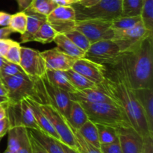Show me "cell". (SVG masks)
I'll return each instance as SVG.
<instances>
[{
    "label": "cell",
    "instance_id": "1",
    "mask_svg": "<svg viewBox=\"0 0 153 153\" xmlns=\"http://www.w3.org/2000/svg\"><path fill=\"white\" fill-rule=\"evenodd\" d=\"M121 55L111 64L105 65L104 81L97 85L125 112L131 126L142 137H153L149 132L143 110L134 95Z\"/></svg>",
    "mask_w": 153,
    "mask_h": 153
},
{
    "label": "cell",
    "instance_id": "2",
    "mask_svg": "<svg viewBox=\"0 0 153 153\" xmlns=\"http://www.w3.org/2000/svg\"><path fill=\"white\" fill-rule=\"evenodd\" d=\"M134 89L153 87V34L129 52L121 55Z\"/></svg>",
    "mask_w": 153,
    "mask_h": 153
},
{
    "label": "cell",
    "instance_id": "3",
    "mask_svg": "<svg viewBox=\"0 0 153 153\" xmlns=\"http://www.w3.org/2000/svg\"><path fill=\"white\" fill-rule=\"evenodd\" d=\"M79 102L85 109L88 120L94 123L114 128L131 126L127 115L116 104L108 102Z\"/></svg>",
    "mask_w": 153,
    "mask_h": 153
},
{
    "label": "cell",
    "instance_id": "4",
    "mask_svg": "<svg viewBox=\"0 0 153 153\" xmlns=\"http://www.w3.org/2000/svg\"><path fill=\"white\" fill-rule=\"evenodd\" d=\"M76 20H101L111 22L122 15V0H102L92 7L73 4Z\"/></svg>",
    "mask_w": 153,
    "mask_h": 153
},
{
    "label": "cell",
    "instance_id": "5",
    "mask_svg": "<svg viewBox=\"0 0 153 153\" xmlns=\"http://www.w3.org/2000/svg\"><path fill=\"white\" fill-rule=\"evenodd\" d=\"M7 91L8 103H16L26 97L38 102V91L35 79L25 73L1 79Z\"/></svg>",
    "mask_w": 153,
    "mask_h": 153
},
{
    "label": "cell",
    "instance_id": "6",
    "mask_svg": "<svg viewBox=\"0 0 153 153\" xmlns=\"http://www.w3.org/2000/svg\"><path fill=\"white\" fill-rule=\"evenodd\" d=\"M38 106L58 133L60 137V141L70 147L76 149L74 136L69 127L67 119L64 117V115L61 114L55 106L49 103H38Z\"/></svg>",
    "mask_w": 153,
    "mask_h": 153
},
{
    "label": "cell",
    "instance_id": "7",
    "mask_svg": "<svg viewBox=\"0 0 153 153\" xmlns=\"http://www.w3.org/2000/svg\"><path fill=\"white\" fill-rule=\"evenodd\" d=\"M152 34L153 32L148 31L140 21L137 25L128 29L114 30L112 40L117 44L121 52L123 53L132 50L143 39Z\"/></svg>",
    "mask_w": 153,
    "mask_h": 153
},
{
    "label": "cell",
    "instance_id": "8",
    "mask_svg": "<svg viewBox=\"0 0 153 153\" xmlns=\"http://www.w3.org/2000/svg\"><path fill=\"white\" fill-rule=\"evenodd\" d=\"M122 54L119 46L112 40H102L91 43L85 58L98 64H111Z\"/></svg>",
    "mask_w": 153,
    "mask_h": 153
},
{
    "label": "cell",
    "instance_id": "9",
    "mask_svg": "<svg viewBox=\"0 0 153 153\" xmlns=\"http://www.w3.org/2000/svg\"><path fill=\"white\" fill-rule=\"evenodd\" d=\"M75 28L83 33L91 43L102 40H112L114 37V30L108 21L76 20Z\"/></svg>",
    "mask_w": 153,
    "mask_h": 153
},
{
    "label": "cell",
    "instance_id": "10",
    "mask_svg": "<svg viewBox=\"0 0 153 153\" xmlns=\"http://www.w3.org/2000/svg\"><path fill=\"white\" fill-rule=\"evenodd\" d=\"M7 117L10 126H22L28 129H40L32 111L25 99L16 103H7Z\"/></svg>",
    "mask_w": 153,
    "mask_h": 153
},
{
    "label": "cell",
    "instance_id": "11",
    "mask_svg": "<svg viewBox=\"0 0 153 153\" xmlns=\"http://www.w3.org/2000/svg\"><path fill=\"white\" fill-rule=\"evenodd\" d=\"M19 65L25 74L34 79L43 77L47 70L40 52L24 46L21 47Z\"/></svg>",
    "mask_w": 153,
    "mask_h": 153
},
{
    "label": "cell",
    "instance_id": "12",
    "mask_svg": "<svg viewBox=\"0 0 153 153\" xmlns=\"http://www.w3.org/2000/svg\"><path fill=\"white\" fill-rule=\"evenodd\" d=\"M46 21L58 34H65L75 28L76 10L73 5L57 6L47 16Z\"/></svg>",
    "mask_w": 153,
    "mask_h": 153
},
{
    "label": "cell",
    "instance_id": "13",
    "mask_svg": "<svg viewBox=\"0 0 153 153\" xmlns=\"http://www.w3.org/2000/svg\"><path fill=\"white\" fill-rule=\"evenodd\" d=\"M40 81L48 103L55 106L67 119L72 102L69 93L51 83L45 76L40 78Z\"/></svg>",
    "mask_w": 153,
    "mask_h": 153
},
{
    "label": "cell",
    "instance_id": "14",
    "mask_svg": "<svg viewBox=\"0 0 153 153\" xmlns=\"http://www.w3.org/2000/svg\"><path fill=\"white\" fill-rule=\"evenodd\" d=\"M72 69L96 85L102 83L105 79V65L96 63L88 58L76 59L73 63Z\"/></svg>",
    "mask_w": 153,
    "mask_h": 153
},
{
    "label": "cell",
    "instance_id": "15",
    "mask_svg": "<svg viewBox=\"0 0 153 153\" xmlns=\"http://www.w3.org/2000/svg\"><path fill=\"white\" fill-rule=\"evenodd\" d=\"M117 131L123 153H140L143 137L133 127L117 128Z\"/></svg>",
    "mask_w": 153,
    "mask_h": 153
},
{
    "label": "cell",
    "instance_id": "16",
    "mask_svg": "<svg viewBox=\"0 0 153 153\" xmlns=\"http://www.w3.org/2000/svg\"><path fill=\"white\" fill-rule=\"evenodd\" d=\"M47 70L67 71L72 68L76 58L66 55L57 47L40 52Z\"/></svg>",
    "mask_w": 153,
    "mask_h": 153
},
{
    "label": "cell",
    "instance_id": "17",
    "mask_svg": "<svg viewBox=\"0 0 153 153\" xmlns=\"http://www.w3.org/2000/svg\"><path fill=\"white\" fill-rule=\"evenodd\" d=\"M134 93L145 115L149 132L153 135V87L135 88Z\"/></svg>",
    "mask_w": 153,
    "mask_h": 153
},
{
    "label": "cell",
    "instance_id": "18",
    "mask_svg": "<svg viewBox=\"0 0 153 153\" xmlns=\"http://www.w3.org/2000/svg\"><path fill=\"white\" fill-rule=\"evenodd\" d=\"M72 100L85 102H108L116 104L113 99L105 92L100 89L97 85L96 88L84 90H76L75 92L70 93Z\"/></svg>",
    "mask_w": 153,
    "mask_h": 153
},
{
    "label": "cell",
    "instance_id": "19",
    "mask_svg": "<svg viewBox=\"0 0 153 153\" xmlns=\"http://www.w3.org/2000/svg\"><path fill=\"white\" fill-rule=\"evenodd\" d=\"M25 100L28 104V105H29L31 111H32L34 119L37 122V124L40 130H41L42 131H43L46 134L50 135L51 137H54L56 140H60V137L58 136V133L56 132V131L53 128V126H52L51 123L49 122L48 118L46 117V115L43 113V111L39 108L38 102L34 101L31 97H26V98H25Z\"/></svg>",
    "mask_w": 153,
    "mask_h": 153
},
{
    "label": "cell",
    "instance_id": "20",
    "mask_svg": "<svg viewBox=\"0 0 153 153\" xmlns=\"http://www.w3.org/2000/svg\"><path fill=\"white\" fill-rule=\"evenodd\" d=\"M30 135L37 140L47 153H64L59 140L51 137L40 129H28Z\"/></svg>",
    "mask_w": 153,
    "mask_h": 153
},
{
    "label": "cell",
    "instance_id": "21",
    "mask_svg": "<svg viewBox=\"0 0 153 153\" xmlns=\"http://www.w3.org/2000/svg\"><path fill=\"white\" fill-rule=\"evenodd\" d=\"M25 12L28 16V20L25 32L21 34V43L31 42L32 37L38 31L40 27L46 22V16L28 10H25Z\"/></svg>",
    "mask_w": 153,
    "mask_h": 153
},
{
    "label": "cell",
    "instance_id": "22",
    "mask_svg": "<svg viewBox=\"0 0 153 153\" xmlns=\"http://www.w3.org/2000/svg\"><path fill=\"white\" fill-rule=\"evenodd\" d=\"M53 42L56 44V47L59 50L69 56L78 58H85V52L79 49L70 39H69L64 34H58L55 36Z\"/></svg>",
    "mask_w": 153,
    "mask_h": 153
},
{
    "label": "cell",
    "instance_id": "23",
    "mask_svg": "<svg viewBox=\"0 0 153 153\" xmlns=\"http://www.w3.org/2000/svg\"><path fill=\"white\" fill-rule=\"evenodd\" d=\"M88 120V115L81 103L72 100L70 112L67 120L72 127L79 130Z\"/></svg>",
    "mask_w": 153,
    "mask_h": 153
},
{
    "label": "cell",
    "instance_id": "24",
    "mask_svg": "<svg viewBox=\"0 0 153 153\" xmlns=\"http://www.w3.org/2000/svg\"><path fill=\"white\" fill-rule=\"evenodd\" d=\"M45 76L51 83L58 88L67 91L69 94L73 93L76 91V88L70 83V80L66 75L65 71L46 70Z\"/></svg>",
    "mask_w": 153,
    "mask_h": 153
},
{
    "label": "cell",
    "instance_id": "25",
    "mask_svg": "<svg viewBox=\"0 0 153 153\" xmlns=\"http://www.w3.org/2000/svg\"><path fill=\"white\" fill-rule=\"evenodd\" d=\"M78 131L83 137V138L89 142L91 144L94 145L97 148H100L101 144L99 140L98 130H97L96 123L90 120H88Z\"/></svg>",
    "mask_w": 153,
    "mask_h": 153
},
{
    "label": "cell",
    "instance_id": "26",
    "mask_svg": "<svg viewBox=\"0 0 153 153\" xmlns=\"http://www.w3.org/2000/svg\"><path fill=\"white\" fill-rule=\"evenodd\" d=\"M57 34H58L57 31L46 21L40 27L38 31L33 36L31 42L35 41L43 44L52 43Z\"/></svg>",
    "mask_w": 153,
    "mask_h": 153
},
{
    "label": "cell",
    "instance_id": "27",
    "mask_svg": "<svg viewBox=\"0 0 153 153\" xmlns=\"http://www.w3.org/2000/svg\"><path fill=\"white\" fill-rule=\"evenodd\" d=\"M65 73L70 80V83L73 85V87L76 88V90L94 88L97 86V85H96L95 83L88 80L87 78L73 70L72 68L65 71Z\"/></svg>",
    "mask_w": 153,
    "mask_h": 153
},
{
    "label": "cell",
    "instance_id": "28",
    "mask_svg": "<svg viewBox=\"0 0 153 153\" xmlns=\"http://www.w3.org/2000/svg\"><path fill=\"white\" fill-rule=\"evenodd\" d=\"M68 123V122H67ZM69 127L71 129L74 136L75 143H76V149L80 153H102L100 148H97L94 146V145L91 144L89 142L87 141L85 139L83 138L79 131L75 128L72 127L68 123Z\"/></svg>",
    "mask_w": 153,
    "mask_h": 153
},
{
    "label": "cell",
    "instance_id": "29",
    "mask_svg": "<svg viewBox=\"0 0 153 153\" xmlns=\"http://www.w3.org/2000/svg\"><path fill=\"white\" fill-rule=\"evenodd\" d=\"M98 130L99 140L100 144H109L118 140L117 128L108 126L96 124Z\"/></svg>",
    "mask_w": 153,
    "mask_h": 153
},
{
    "label": "cell",
    "instance_id": "30",
    "mask_svg": "<svg viewBox=\"0 0 153 153\" xmlns=\"http://www.w3.org/2000/svg\"><path fill=\"white\" fill-rule=\"evenodd\" d=\"M56 7L57 5L52 0H32L28 8L25 10L32 11L47 16Z\"/></svg>",
    "mask_w": 153,
    "mask_h": 153
},
{
    "label": "cell",
    "instance_id": "31",
    "mask_svg": "<svg viewBox=\"0 0 153 153\" xmlns=\"http://www.w3.org/2000/svg\"><path fill=\"white\" fill-rule=\"evenodd\" d=\"M140 16L145 28L153 32V0H142Z\"/></svg>",
    "mask_w": 153,
    "mask_h": 153
},
{
    "label": "cell",
    "instance_id": "32",
    "mask_svg": "<svg viewBox=\"0 0 153 153\" xmlns=\"http://www.w3.org/2000/svg\"><path fill=\"white\" fill-rule=\"evenodd\" d=\"M28 20V16L25 11H19L18 13L11 14L8 27L13 32L23 34L25 31Z\"/></svg>",
    "mask_w": 153,
    "mask_h": 153
},
{
    "label": "cell",
    "instance_id": "33",
    "mask_svg": "<svg viewBox=\"0 0 153 153\" xmlns=\"http://www.w3.org/2000/svg\"><path fill=\"white\" fill-rule=\"evenodd\" d=\"M140 21L141 18L140 16H126L121 15L113 19L111 22V25L112 29L114 30H124L134 26Z\"/></svg>",
    "mask_w": 153,
    "mask_h": 153
},
{
    "label": "cell",
    "instance_id": "34",
    "mask_svg": "<svg viewBox=\"0 0 153 153\" xmlns=\"http://www.w3.org/2000/svg\"><path fill=\"white\" fill-rule=\"evenodd\" d=\"M64 34L84 52H86L91 45V41L88 40V37L83 33L76 28H73V29L67 31Z\"/></svg>",
    "mask_w": 153,
    "mask_h": 153
},
{
    "label": "cell",
    "instance_id": "35",
    "mask_svg": "<svg viewBox=\"0 0 153 153\" xmlns=\"http://www.w3.org/2000/svg\"><path fill=\"white\" fill-rule=\"evenodd\" d=\"M142 0H122V15L126 16H140Z\"/></svg>",
    "mask_w": 153,
    "mask_h": 153
},
{
    "label": "cell",
    "instance_id": "36",
    "mask_svg": "<svg viewBox=\"0 0 153 153\" xmlns=\"http://www.w3.org/2000/svg\"><path fill=\"white\" fill-rule=\"evenodd\" d=\"M19 148L16 153H32L30 134L28 128L19 126Z\"/></svg>",
    "mask_w": 153,
    "mask_h": 153
},
{
    "label": "cell",
    "instance_id": "37",
    "mask_svg": "<svg viewBox=\"0 0 153 153\" xmlns=\"http://www.w3.org/2000/svg\"><path fill=\"white\" fill-rule=\"evenodd\" d=\"M7 149L13 152H16L19 148V126H10L7 131Z\"/></svg>",
    "mask_w": 153,
    "mask_h": 153
},
{
    "label": "cell",
    "instance_id": "38",
    "mask_svg": "<svg viewBox=\"0 0 153 153\" xmlns=\"http://www.w3.org/2000/svg\"><path fill=\"white\" fill-rule=\"evenodd\" d=\"M21 73H24V71L19 64L6 61L2 67L0 68V79L15 76Z\"/></svg>",
    "mask_w": 153,
    "mask_h": 153
},
{
    "label": "cell",
    "instance_id": "39",
    "mask_svg": "<svg viewBox=\"0 0 153 153\" xmlns=\"http://www.w3.org/2000/svg\"><path fill=\"white\" fill-rule=\"evenodd\" d=\"M21 47L20 43L13 41V44L9 48L8 51L4 56V59L10 62L19 64L21 58Z\"/></svg>",
    "mask_w": 153,
    "mask_h": 153
},
{
    "label": "cell",
    "instance_id": "40",
    "mask_svg": "<svg viewBox=\"0 0 153 153\" xmlns=\"http://www.w3.org/2000/svg\"><path fill=\"white\" fill-rule=\"evenodd\" d=\"M100 149L102 153H123L119 140L109 144L100 145Z\"/></svg>",
    "mask_w": 153,
    "mask_h": 153
},
{
    "label": "cell",
    "instance_id": "41",
    "mask_svg": "<svg viewBox=\"0 0 153 153\" xmlns=\"http://www.w3.org/2000/svg\"><path fill=\"white\" fill-rule=\"evenodd\" d=\"M140 153H153V137H143V146Z\"/></svg>",
    "mask_w": 153,
    "mask_h": 153
},
{
    "label": "cell",
    "instance_id": "42",
    "mask_svg": "<svg viewBox=\"0 0 153 153\" xmlns=\"http://www.w3.org/2000/svg\"><path fill=\"white\" fill-rule=\"evenodd\" d=\"M14 40L9 38L0 39V57L4 58L9 48L13 44Z\"/></svg>",
    "mask_w": 153,
    "mask_h": 153
},
{
    "label": "cell",
    "instance_id": "43",
    "mask_svg": "<svg viewBox=\"0 0 153 153\" xmlns=\"http://www.w3.org/2000/svg\"><path fill=\"white\" fill-rule=\"evenodd\" d=\"M10 128V120L7 116L3 119L0 120V139L4 137Z\"/></svg>",
    "mask_w": 153,
    "mask_h": 153
},
{
    "label": "cell",
    "instance_id": "44",
    "mask_svg": "<svg viewBox=\"0 0 153 153\" xmlns=\"http://www.w3.org/2000/svg\"><path fill=\"white\" fill-rule=\"evenodd\" d=\"M30 140H31V148H32V153H47V152L43 149V146L37 140H34L31 135H30Z\"/></svg>",
    "mask_w": 153,
    "mask_h": 153
},
{
    "label": "cell",
    "instance_id": "45",
    "mask_svg": "<svg viewBox=\"0 0 153 153\" xmlns=\"http://www.w3.org/2000/svg\"><path fill=\"white\" fill-rule=\"evenodd\" d=\"M11 14L4 11H0V26H8Z\"/></svg>",
    "mask_w": 153,
    "mask_h": 153
},
{
    "label": "cell",
    "instance_id": "46",
    "mask_svg": "<svg viewBox=\"0 0 153 153\" xmlns=\"http://www.w3.org/2000/svg\"><path fill=\"white\" fill-rule=\"evenodd\" d=\"M57 6H70L78 4L79 0H52Z\"/></svg>",
    "mask_w": 153,
    "mask_h": 153
},
{
    "label": "cell",
    "instance_id": "47",
    "mask_svg": "<svg viewBox=\"0 0 153 153\" xmlns=\"http://www.w3.org/2000/svg\"><path fill=\"white\" fill-rule=\"evenodd\" d=\"M102 0H79L78 4H79V5L82 6V7H89L98 4V3L100 2Z\"/></svg>",
    "mask_w": 153,
    "mask_h": 153
},
{
    "label": "cell",
    "instance_id": "48",
    "mask_svg": "<svg viewBox=\"0 0 153 153\" xmlns=\"http://www.w3.org/2000/svg\"><path fill=\"white\" fill-rule=\"evenodd\" d=\"M13 33V31L8 26L2 27L0 28V39L8 38L9 36Z\"/></svg>",
    "mask_w": 153,
    "mask_h": 153
},
{
    "label": "cell",
    "instance_id": "49",
    "mask_svg": "<svg viewBox=\"0 0 153 153\" xmlns=\"http://www.w3.org/2000/svg\"><path fill=\"white\" fill-rule=\"evenodd\" d=\"M32 0H16L19 11H24L28 8Z\"/></svg>",
    "mask_w": 153,
    "mask_h": 153
},
{
    "label": "cell",
    "instance_id": "50",
    "mask_svg": "<svg viewBox=\"0 0 153 153\" xmlns=\"http://www.w3.org/2000/svg\"><path fill=\"white\" fill-rule=\"evenodd\" d=\"M7 103L0 104V120L7 116Z\"/></svg>",
    "mask_w": 153,
    "mask_h": 153
},
{
    "label": "cell",
    "instance_id": "51",
    "mask_svg": "<svg viewBox=\"0 0 153 153\" xmlns=\"http://www.w3.org/2000/svg\"><path fill=\"white\" fill-rule=\"evenodd\" d=\"M60 143H61V146H62L63 149H64V153H80L76 149H73V148L70 147V146H67V145H66V144H64V143H63L62 142H61V141H60Z\"/></svg>",
    "mask_w": 153,
    "mask_h": 153
},
{
    "label": "cell",
    "instance_id": "52",
    "mask_svg": "<svg viewBox=\"0 0 153 153\" xmlns=\"http://www.w3.org/2000/svg\"><path fill=\"white\" fill-rule=\"evenodd\" d=\"M0 97H7V91L1 79H0Z\"/></svg>",
    "mask_w": 153,
    "mask_h": 153
},
{
    "label": "cell",
    "instance_id": "53",
    "mask_svg": "<svg viewBox=\"0 0 153 153\" xmlns=\"http://www.w3.org/2000/svg\"><path fill=\"white\" fill-rule=\"evenodd\" d=\"M9 102V100L7 97H0V104H4V103H7Z\"/></svg>",
    "mask_w": 153,
    "mask_h": 153
},
{
    "label": "cell",
    "instance_id": "54",
    "mask_svg": "<svg viewBox=\"0 0 153 153\" xmlns=\"http://www.w3.org/2000/svg\"><path fill=\"white\" fill-rule=\"evenodd\" d=\"M5 61H6V60L4 59V58H2V57H0V68L2 67L3 64L5 63Z\"/></svg>",
    "mask_w": 153,
    "mask_h": 153
},
{
    "label": "cell",
    "instance_id": "55",
    "mask_svg": "<svg viewBox=\"0 0 153 153\" xmlns=\"http://www.w3.org/2000/svg\"><path fill=\"white\" fill-rule=\"evenodd\" d=\"M3 153H16V152H12V151H10L9 149H6V150L4 151V152Z\"/></svg>",
    "mask_w": 153,
    "mask_h": 153
}]
</instances>
